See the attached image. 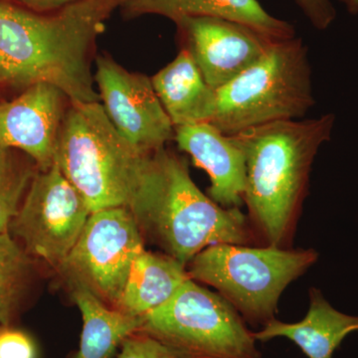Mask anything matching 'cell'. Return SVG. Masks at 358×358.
<instances>
[{
    "mask_svg": "<svg viewBox=\"0 0 358 358\" xmlns=\"http://www.w3.org/2000/svg\"><path fill=\"white\" fill-rule=\"evenodd\" d=\"M120 0H81L35 13L0 0V86L53 85L72 103L100 102L92 73L96 38Z\"/></svg>",
    "mask_w": 358,
    "mask_h": 358,
    "instance_id": "6da1fadb",
    "label": "cell"
},
{
    "mask_svg": "<svg viewBox=\"0 0 358 358\" xmlns=\"http://www.w3.org/2000/svg\"><path fill=\"white\" fill-rule=\"evenodd\" d=\"M336 115L270 122L230 134L243 148V200L261 246L288 249L310 171L320 147L331 140Z\"/></svg>",
    "mask_w": 358,
    "mask_h": 358,
    "instance_id": "7a4b0ae2",
    "label": "cell"
},
{
    "mask_svg": "<svg viewBox=\"0 0 358 358\" xmlns=\"http://www.w3.org/2000/svg\"><path fill=\"white\" fill-rule=\"evenodd\" d=\"M54 162L82 195L91 213L124 207L140 224L154 189L155 152H141L122 136L101 102H71Z\"/></svg>",
    "mask_w": 358,
    "mask_h": 358,
    "instance_id": "3957f363",
    "label": "cell"
},
{
    "mask_svg": "<svg viewBox=\"0 0 358 358\" xmlns=\"http://www.w3.org/2000/svg\"><path fill=\"white\" fill-rule=\"evenodd\" d=\"M154 192L140 226L164 250L186 266L212 245L258 243L240 208H225L199 189L185 157L169 148L155 154Z\"/></svg>",
    "mask_w": 358,
    "mask_h": 358,
    "instance_id": "277c9868",
    "label": "cell"
},
{
    "mask_svg": "<svg viewBox=\"0 0 358 358\" xmlns=\"http://www.w3.org/2000/svg\"><path fill=\"white\" fill-rule=\"evenodd\" d=\"M315 103L307 45L296 36L275 40L257 62L216 90L210 122L223 134H234L303 119Z\"/></svg>",
    "mask_w": 358,
    "mask_h": 358,
    "instance_id": "5b68a950",
    "label": "cell"
},
{
    "mask_svg": "<svg viewBox=\"0 0 358 358\" xmlns=\"http://www.w3.org/2000/svg\"><path fill=\"white\" fill-rule=\"evenodd\" d=\"M317 258L313 249L218 244L193 257L186 270L193 281L213 287L245 322L265 327L285 289Z\"/></svg>",
    "mask_w": 358,
    "mask_h": 358,
    "instance_id": "8992f818",
    "label": "cell"
},
{
    "mask_svg": "<svg viewBox=\"0 0 358 358\" xmlns=\"http://www.w3.org/2000/svg\"><path fill=\"white\" fill-rule=\"evenodd\" d=\"M185 358H262L234 307L192 279L141 317L140 331Z\"/></svg>",
    "mask_w": 358,
    "mask_h": 358,
    "instance_id": "52a82bcc",
    "label": "cell"
},
{
    "mask_svg": "<svg viewBox=\"0 0 358 358\" xmlns=\"http://www.w3.org/2000/svg\"><path fill=\"white\" fill-rule=\"evenodd\" d=\"M145 249V235L129 209L93 212L55 275L68 289H87L115 308L134 261Z\"/></svg>",
    "mask_w": 358,
    "mask_h": 358,
    "instance_id": "ba28073f",
    "label": "cell"
},
{
    "mask_svg": "<svg viewBox=\"0 0 358 358\" xmlns=\"http://www.w3.org/2000/svg\"><path fill=\"white\" fill-rule=\"evenodd\" d=\"M90 214L82 195L54 162L35 176L8 232L41 267L55 275Z\"/></svg>",
    "mask_w": 358,
    "mask_h": 358,
    "instance_id": "9c48e42d",
    "label": "cell"
},
{
    "mask_svg": "<svg viewBox=\"0 0 358 358\" xmlns=\"http://www.w3.org/2000/svg\"><path fill=\"white\" fill-rule=\"evenodd\" d=\"M94 79L106 115L131 145L154 154L174 140L173 122L150 78L129 72L110 56L100 55L96 58Z\"/></svg>",
    "mask_w": 358,
    "mask_h": 358,
    "instance_id": "30bf717a",
    "label": "cell"
},
{
    "mask_svg": "<svg viewBox=\"0 0 358 358\" xmlns=\"http://www.w3.org/2000/svg\"><path fill=\"white\" fill-rule=\"evenodd\" d=\"M180 48L190 54L205 81L217 90L257 62L275 39L242 23L214 16L174 21Z\"/></svg>",
    "mask_w": 358,
    "mask_h": 358,
    "instance_id": "8fae6325",
    "label": "cell"
},
{
    "mask_svg": "<svg viewBox=\"0 0 358 358\" xmlns=\"http://www.w3.org/2000/svg\"><path fill=\"white\" fill-rule=\"evenodd\" d=\"M71 101L57 87L32 85L0 103V147L29 155L40 169L54 164L59 133Z\"/></svg>",
    "mask_w": 358,
    "mask_h": 358,
    "instance_id": "7c38bea8",
    "label": "cell"
},
{
    "mask_svg": "<svg viewBox=\"0 0 358 358\" xmlns=\"http://www.w3.org/2000/svg\"><path fill=\"white\" fill-rule=\"evenodd\" d=\"M173 141L208 174V196L225 208H240L244 202L246 159L234 136L223 134L211 122H201L176 127Z\"/></svg>",
    "mask_w": 358,
    "mask_h": 358,
    "instance_id": "4fadbf2b",
    "label": "cell"
},
{
    "mask_svg": "<svg viewBox=\"0 0 358 358\" xmlns=\"http://www.w3.org/2000/svg\"><path fill=\"white\" fill-rule=\"evenodd\" d=\"M119 8L128 18L152 14L174 22L185 16H214L250 26L271 38L296 36L291 23L268 13L258 0H120Z\"/></svg>",
    "mask_w": 358,
    "mask_h": 358,
    "instance_id": "5bb4252c",
    "label": "cell"
},
{
    "mask_svg": "<svg viewBox=\"0 0 358 358\" xmlns=\"http://www.w3.org/2000/svg\"><path fill=\"white\" fill-rule=\"evenodd\" d=\"M358 331V317L331 307L320 289H310V308L305 319L287 324L273 319L254 333L256 341L286 338L296 343L308 358H333L348 334Z\"/></svg>",
    "mask_w": 358,
    "mask_h": 358,
    "instance_id": "9a60e30c",
    "label": "cell"
},
{
    "mask_svg": "<svg viewBox=\"0 0 358 358\" xmlns=\"http://www.w3.org/2000/svg\"><path fill=\"white\" fill-rule=\"evenodd\" d=\"M150 79L173 128L211 122L216 90L207 84L185 49Z\"/></svg>",
    "mask_w": 358,
    "mask_h": 358,
    "instance_id": "2e32d148",
    "label": "cell"
},
{
    "mask_svg": "<svg viewBox=\"0 0 358 358\" xmlns=\"http://www.w3.org/2000/svg\"><path fill=\"white\" fill-rule=\"evenodd\" d=\"M188 279L186 266L166 254L143 250L131 266L115 310L143 317L171 300Z\"/></svg>",
    "mask_w": 358,
    "mask_h": 358,
    "instance_id": "e0dca14e",
    "label": "cell"
},
{
    "mask_svg": "<svg viewBox=\"0 0 358 358\" xmlns=\"http://www.w3.org/2000/svg\"><path fill=\"white\" fill-rule=\"evenodd\" d=\"M39 266L10 233H0V324L14 326L36 282Z\"/></svg>",
    "mask_w": 358,
    "mask_h": 358,
    "instance_id": "ac0fdd59",
    "label": "cell"
},
{
    "mask_svg": "<svg viewBox=\"0 0 358 358\" xmlns=\"http://www.w3.org/2000/svg\"><path fill=\"white\" fill-rule=\"evenodd\" d=\"M39 169L29 155L0 147V233L8 232Z\"/></svg>",
    "mask_w": 358,
    "mask_h": 358,
    "instance_id": "d6986e66",
    "label": "cell"
},
{
    "mask_svg": "<svg viewBox=\"0 0 358 358\" xmlns=\"http://www.w3.org/2000/svg\"><path fill=\"white\" fill-rule=\"evenodd\" d=\"M120 348L117 358H185L143 331L131 334Z\"/></svg>",
    "mask_w": 358,
    "mask_h": 358,
    "instance_id": "ffe728a7",
    "label": "cell"
},
{
    "mask_svg": "<svg viewBox=\"0 0 358 358\" xmlns=\"http://www.w3.org/2000/svg\"><path fill=\"white\" fill-rule=\"evenodd\" d=\"M0 358H38V348L23 329L0 324Z\"/></svg>",
    "mask_w": 358,
    "mask_h": 358,
    "instance_id": "44dd1931",
    "label": "cell"
},
{
    "mask_svg": "<svg viewBox=\"0 0 358 358\" xmlns=\"http://www.w3.org/2000/svg\"><path fill=\"white\" fill-rule=\"evenodd\" d=\"M310 24L324 31L331 27L336 18L333 0H294Z\"/></svg>",
    "mask_w": 358,
    "mask_h": 358,
    "instance_id": "7402d4cb",
    "label": "cell"
},
{
    "mask_svg": "<svg viewBox=\"0 0 358 358\" xmlns=\"http://www.w3.org/2000/svg\"><path fill=\"white\" fill-rule=\"evenodd\" d=\"M17 1L27 7L29 10L44 13L59 10L63 7L76 3L81 0H17Z\"/></svg>",
    "mask_w": 358,
    "mask_h": 358,
    "instance_id": "603a6c76",
    "label": "cell"
},
{
    "mask_svg": "<svg viewBox=\"0 0 358 358\" xmlns=\"http://www.w3.org/2000/svg\"><path fill=\"white\" fill-rule=\"evenodd\" d=\"M341 4L345 6L346 10L352 15L358 14V0H338Z\"/></svg>",
    "mask_w": 358,
    "mask_h": 358,
    "instance_id": "cb8c5ba5",
    "label": "cell"
},
{
    "mask_svg": "<svg viewBox=\"0 0 358 358\" xmlns=\"http://www.w3.org/2000/svg\"><path fill=\"white\" fill-rule=\"evenodd\" d=\"M4 1H7V0H4Z\"/></svg>",
    "mask_w": 358,
    "mask_h": 358,
    "instance_id": "d4e9b609",
    "label": "cell"
}]
</instances>
